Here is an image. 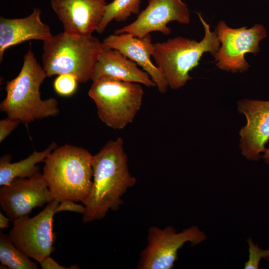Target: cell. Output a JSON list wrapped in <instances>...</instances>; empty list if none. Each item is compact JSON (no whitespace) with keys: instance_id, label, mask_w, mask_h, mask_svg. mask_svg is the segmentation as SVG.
<instances>
[{"instance_id":"1","label":"cell","mask_w":269,"mask_h":269,"mask_svg":"<svg viewBox=\"0 0 269 269\" xmlns=\"http://www.w3.org/2000/svg\"><path fill=\"white\" fill-rule=\"evenodd\" d=\"M123 139L109 141L93 155V180L91 191L83 203L84 223L100 220L109 210L116 211L123 204L122 197L136 183L130 173Z\"/></svg>"},{"instance_id":"2","label":"cell","mask_w":269,"mask_h":269,"mask_svg":"<svg viewBox=\"0 0 269 269\" xmlns=\"http://www.w3.org/2000/svg\"><path fill=\"white\" fill-rule=\"evenodd\" d=\"M93 158L85 148L69 144L46 158L42 174L54 200L85 201L93 186Z\"/></svg>"},{"instance_id":"3","label":"cell","mask_w":269,"mask_h":269,"mask_svg":"<svg viewBox=\"0 0 269 269\" xmlns=\"http://www.w3.org/2000/svg\"><path fill=\"white\" fill-rule=\"evenodd\" d=\"M47 77L30 46L19 73L6 83V96L0 104V111L25 124L57 115V101L40 97V87Z\"/></svg>"},{"instance_id":"4","label":"cell","mask_w":269,"mask_h":269,"mask_svg":"<svg viewBox=\"0 0 269 269\" xmlns=\"http://www.w3.org/2000/svg\"><path fill=\"white\" fill-rule=\"evenodd\" d=\"M103 49L102 42L92 35L59 33L43 42L42 67L48 77L69 74L78 82L86 83Z\"/></svg>"},{"instance_id":"5","label":"cell","mask_w":269,"mask_h":269,"mask_svg":"<svg viewBox=\"0 0 269 269\" xmlns=\"http://www.w3.org/2000/svg\"><path fill=\"white\" fill-rule=\"evenodd\" d=\"M197 14L205 29L200 41L178 36L154 44L152 57L172 89L180 88L192 78L189 72L199 65L205 52L214 55L220 48L216 32L211 31L209 25L200 13Z\"/></svg>"},{"instance_id":"6","label":"cell","mask_w":269,"mask_h":269,"mask_svg":"<svg viewBox=\"0 0 269 269\" xmlns=\"http://www.w3.org/2000/svg\"><path fill=\"white\" fill-rule=\"evenodd\" d=\"M93 82L88 95L102 122L115 130L131 123L142 105L144 92L141 84L106 77Z\"/></svg>"},{"instance_id":"7","label":"cell","mask_w":269,"mask_h":269,"mask_svg":"<svg viewBox=\"0 0 269 269\" xmlns=\"http://www.w3.org/2000/svg\"><path fill=\"white\" fill-rule=\"evenodd\" d=\"M147 245L140 254L138 269H172L178 259V252L185 244H199L207 235L193 226L180 232L172 226L163 229L150 227L148 230Z\"/></svg>"},{"instance_id":"8","label":"cell","mask_w":269,"mask_h":269,"mask_svg":"<svg viewBox=\"0 0 269 269\" xmlns=\"http://www.w3.org/2000/svg\"><path fill=\"white\" fill-rule=\"evenodd\" d=\"M59 203L53 200L34 217L26 215L12 221L8 236L13 244L39 263L54 251L53 222Z\"/></svg>"},{"instance_id":"9","label":"cell","mask_w":269,"mask_h":269,"mask_svg":"<svg viewBox=\"0 0 269 269\" xmlns=\"http://www.w3.org/2000/svg\"><path fill=\"white\" fill-rule=\"evenodd\" d=\"M215 32L222 43L214 55L216 66L220 69L233 73L247 70L249 65L245 59L247 53L260 51V41L267 36L265 27L256 24L252 28L228 27L224 21L217 24Z\"/></svg>"},{"instance_id":"10","label":"cell","mask_w":269,"mask_h":269,"mask_svg":"<svg viewBox=\"0 0 269 269\" xmlns=\"http://www.w3.org/2000/svg\"><path fill=\"white\" fill-rule=\"evenodd\" d=\"M54 200L42 173L29 178H17L0 187V205L10 220L29 215L36 207Z\"/></svg>"},{"instance_id":"11","label":"cell","mask_w":269,"mask_h":269,"mask_svg":"<svg viewBox=\"0 0 269 269\" xmlns=\"http://www.w3.org/2000/svg\"><path fill=\"white\" fill-rule=\"evenodd\" d=\"M148 4L138 14L131 23L115 30L114 34L124 33L137 37H143L152 32L164 35L171 33L168 23L176 21L188 24L190 14L187 5L182 0H148Z\"/></svg>"},{"instance_id":"12","label":"cell","mask_w":269,"mask_h":269,"mask_svg":"<svg viewBox=\"0 0 269 269\" xmlns=\"http://www.w3.org/2000/svg\"><path fill=\"white\" fill-rule=\"evenodd\" d=\"M238 109L247 119L240 132L242 153L248 159L259 160L269 139V101L243 100Z\"/></svg>"},{"instance_id":"13","label":"cell","mask_w":269,"mask_h":269,"mask_svg":"<svg viewBox=\"0 0 269 269\" xmlns=\"http://www.w3.org/2000/svg\"><path fill=\"white\" fill-rule=\"evenodd\" d=\"M51 7L63 25L64 32L90 35L101 22L106 0H51Z\"/></svg>"},{"instance_id":"14","label":"cell","mask_w":269,"mask_h":269,"mask_svg":"<svg viewBox=\"0 0 269 269\" xmlns=\"http://www.w3.org/2000/svg\"><path fill=\"white\" fill-rule=\"evenodd\" d=\"M104 49H114L142 68L155 83L158 91L164 93L168 85L161 70L151 62L154 44L150 34L143 37L135 36L124 33L113 34L106 37L102 42Z\"/></svg>"},{"instance_id":"15","label":"cell","mask_w":269,"mask_h":269,"mask_svg":"<svg viewBox=\"0 0 269 269\" xmlns=\"http://www.w3.org/2000/svg\"><path fill=\"white\" fill-rule=\"evenodd\" d=\"M41 10L34 8L32 12L23 18L0 17V62L9 47L29 40L45 42L53 36L50 27L41 20Z\"/></svg>"},{"instance_id":"16","label":"cell","mask_w":269,"mask_h":269,"mask_svg":"<svg viewBox=\"0 0 269 269\" xmlns=\"http://www.w3.org/2000/svg\"><path fill=\"white\" fill-rule=\"evenodd\" d=\"M134 61L114 49H103L95 64L91 80L110 78L142 84L148 88L156 87L149 75L137 67Z\"/></svg>"},{"instance_id":"17","label":"cell","mask_w":269,"mask_h":269,"mask_svg":"<svg viewBox=\"0 0 269 269\" xmlns=\"http://www.w3.org/2000/svg\"><path fill=\"white\" fill-rule=\"evenodd\" d=\"M57 144L52 142L42 151L34 150L27 158L18 162H11V156L6 154L0 159V186L9 184L17 178H29L39 172L38 163L44 162L46 158L56 148Z\"/></svg>"},{"instance_id":"18","label":"cell","mask_w":269,"mask_h":269,"mask_svg":"<svg viewBox=\"0 0 269 269\" xmlns=\"http://www.w3.org/2000/svg\"><path fill=\"white\" fill-rule=\"evenodd\" d=\"M0 262L10 269H38L30 258L17 248L8 235L0 231Z\"/></svg>"},{"instance_id":"19","label":"cell","mask_w":269,"mask_h":269,"mask_svg":"<svg viewBox=\"0 0 269 269\" xmlns=\"http://www.w3.org/2000/svg\"><path fill=\"white\" fill-rule=\"evenodd\" d=\"M140 3L141 0H114L108 3L96 31L99 34L102 33L113 20L117 22H124L132 14H138Z\"/></svg>"},{"instance_id":"20","label":"cell","mask_w":269,"mask_h":269,"mask_svg":"<svg viewBox=\"0 0 269 269\" xmlns=\"http://www.w3.org/2000/svg\"><path fill=\"white\" fill-rule=\"evenodd\" d=\"M249 245V256L248 260L245 262L244 269H258L261 260L264 259L269 262V248L263 250L259 248L258 244H255L252 238L247 240Z\"/></svg>"},{"instance_id":"21","label":"cell","mask_w":269,"mask_h":269,"mask_svg":"<svg viewBox=\"0 0 269 269\" xmlns=\"http://www.w3.org/2000/svg\"><path fill=\"white\" fill-rule=\"evenodd\" d=\"M77 82L76 78L71 74H60L54 82V88L60 95L70 96L76 91Z\"/></svg>"},{"instance_id":"22","label":"cell","mask_w":269,"mask_h":269,"mask_svg":"<svg viewBox=\"0 0 269 269\" xmlns=\"http://www.w3.org/2000/svg\"><path fill=\"white\" fill-rule=\"evenodd\" d=\"M21 123L8 116L0 121V142H1Z\"/></svg>"},{"instance_id":"23","label":"cell","mask_w":269,"mask_h":269,"mask_svg":"<svg viewBox=\"0 0 269 269\" xmlns=\"http://www.w3.org/2000/svg\"><path fill=\"white\" fill-rule=\"evenodd\" d=\"M85 207L81 204H76L75 201L72 200H64L58 204L57 206L55 213V214L62 211H71L83 215L85 212Z\"/></svg>"},{"instance_id":"24","label":"cell","mask_w":269,"mask_h":269,"mask_svg":"<svg viewBox=\"0 0 269 269\" xmlns=\"http://www.w3.org/2000/svg\"><path fill=\"white\" fill-rule=\"evenodd\" d=\"M43 269H66L64 266H61L51 258L50 256L45 258L40 263Z\"/></svg>"},{"instance_id":"25","label":"cell","mask_w":269,"mask_h":269,"mask_svg":"<svg viewBox=\"0 0 269 269\" xmlns=\"http://www.w3.org/2000/svg\"><path fill=\"white\" fill-rule=\"evenodd\" d=\"M10 219L7 217L5 216L0 211V228L1 229H5L8 227L9 221Z\"/></svg>"},{"instance_id":"26","label":"cell","mask_w":269,"mask_h":269,"mask_svg":"<svg viewBox=\"0 0 269 269\" xmlns=\"http://www.w3.org/2000/svg\"><path fill=\"white\" fill-rule=\"evenodd\" d=\"M265 162L269 165V148H266L264 152V154L262 155Z\"/></svg>"}]
</instances>
